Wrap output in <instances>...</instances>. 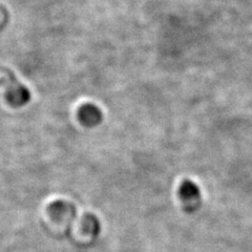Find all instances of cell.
<instances>
[{"label": "cell", "mask_w": 252, "mask_h": 252, "mask_svg": "<svg viewBox=\"0 0 252 252\" xmlns=\"http://www.w3.org/2000/svg\"><path fill=\"white\" fill-rule=\"evenodd\" d=\"M1 83L6 88V100L11 106L21 107L29 103L31 99L30 91L21 84L13 74H9V77Z\"/></svg>", "instance_id": "cell-1"}, {"label": "cell", "mask_w": 252, "mask_h": 252, "mask_svg": "<svg viewBox=\"0 0 252 252\" xmlns=\"http://www.w3.org/2000/svg\"><path fill=\"white\" fill-rule=\"evenodd\" d=\"M179 195L186 212L192 214L196 211L202 202V194L199 186L190 180H186L179 188Z\"/></svg>", "instance_id": "cell-2"}, {"label": "cell", "mask_w": 252, "mask_h": 252, "mask_svg": "<svg viewBox=\"0 0 252 252\" xmlns=\"http://www.w3.org/2000/svg\"><path fill=\"white\" fill-rule=\"evenodd\" d=\"M52 219L56 220H70L77 217V209L75 205L64 200L53 202L47 208Z\"/></svg>", "instance_id": "cell-3"}, {"label": "cell", "mask_w": 252, "mask_h": 252, "mask_svg": "<svg viewBox=\"0 0 252 252\" xmlns=\"http://www.w3.org/2000/svg\"><path fill=\"white\" fill-rule=\"evenodd\" d=\"M78 118L79 121L86 127H94L103 120V114L98 106L89 103L80 107L78 112Z\"/></svg>", "instance_id": "cell-4"}, {"label": "cell", "mask_w": 252, "mask_h": 252, "mask_svg": "<svg viewBox=\"0 0 252 252\" xmlns=\"http://www.w3.org/2000/svg\"><path fill=\"white\" fill-rule=\"evenodd\" d=\"M82 229L85 234L97 238L101 232V222L94 215L88 214L82 219Z\"/></svg>", "instance_id": "cell-5"}, {"label": "cell", "mask_w": 252, "mask_h": 252, "mask_svg": "<svg viewBox=\"0 0 252 252\" xmlns=\"http://www.w3.org/2000/svg\"><path fill=\"white\" fill-rule=\"evenodd\" d=\"M1 17H2V16H1V11H0V21H1Z\"/></svg>", "instance_id": "cell-6"}]
</instances>
